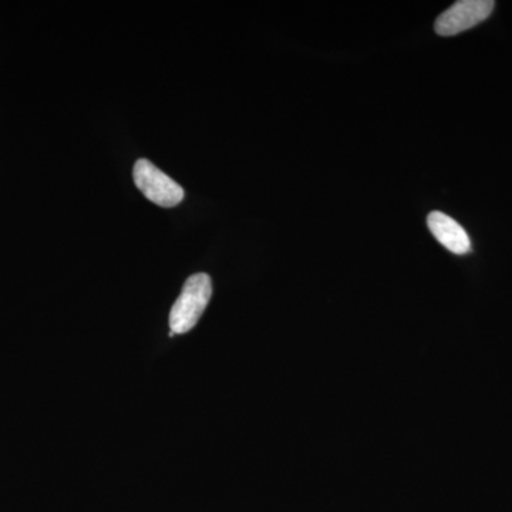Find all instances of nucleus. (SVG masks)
I'll list each match as a JSON object with an SVG mask.
<instances>
[{"mask_svg": "<svg viewBox=\"0 0 512 512\" xmlns=\"http://www.w3.org/2000/svg\"><path fill=\"white\" fill-rule=\"evenodd\" d=\"M133 178L144 197L160 207H177L184 200V188L146 158L134 164Z\"/></svg>", "mask_w": 512, "mask_h": 512, "instance_id": "nucleus-2", "label": "nucleus"}, {"mask_svg": "<svg viewBox=\"0 0 512 512\" xmlns=\"http://www.w3.org/2000/svg\"><path fill=\"white\" fill-rule=\"evenodd\" d=\"M495 2L493 0H460L450 9L441 13L436 20V32L440 36H454L474 28L490 18Z\"/></svg>", "mask_w": 512, "mask_h": 512, "instance_id": "nucleus-3", "label": "nucleus"}, {"mask_svg": "<svg viewBox=\"0 0 512 512\" xmlns=\"http://www.w3.org/2000/svg\"><path fill=\"white\" fill-rule=\"evenodd\" d=\"M212 284L207 274L192 275L170 312L171 336L190 332L211 301Z\"/></svg>", "mask_w": 512, "mask_h": 512, "instance_id": "nucleus-1", "label": "nucleus"}, {"mask_svg": "<svg viewBox=\"0 0 512 512\" xmlns=\"http://www.w3.org/2000/svg\"><path fill=\"white\" fill-rule=\"evenodd\" d=\"M427 225L433 237L453 254L466 255L471 251V241L466 229L443 212H431Z\"/></svg>", "mask_w": 512, "mask_h": 512, "instance_id": "nucleus-4", "label": "nucleus"}]
</instances>
